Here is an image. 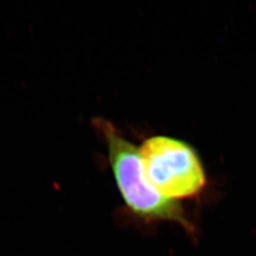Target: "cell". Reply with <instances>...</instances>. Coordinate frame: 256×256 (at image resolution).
<instances>
[{
  "instance_id": "cell-2",
  "label": "cell",
  "mask_w": 256,
  "mask_h": 256,
  "mask_svg": "<svg viewBox=\"0 0 256 256\" xmlns=\"http://www.w3.org/2000/svg\"><path fill=\"white\" fill-rule=\"evenodd\" d=\"M148 182L162 196L176 202L202 191L206 178L202 162L192 147L168 136L147 138L138 147Z\"/></svg>"
},
{
  "instance_id": "cell-1",
  "label": "cell",
  "mask_w": 256,
  "mask_h": 256,
  "mask_svg": "<svg viewBox=\"0 0 256 256\" xmlns=\"http://www.w3.org/2000/svg\"><path fill=\"white\" fill-rule=\"evenodd\" d=\"M94 124L104 140L112 174L128 210L142 220H169L191 229L180 203L162 196L148 182L138 147L110 120L97 118Z\"/></svg>"
}]
</instances>
